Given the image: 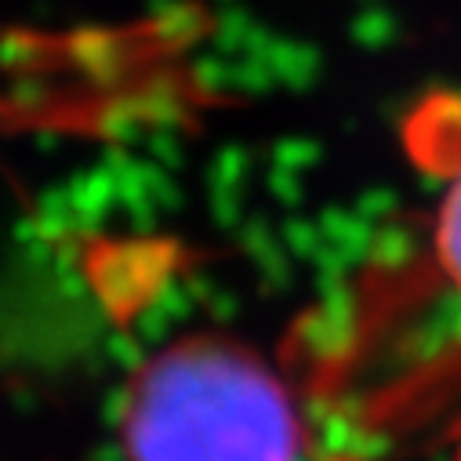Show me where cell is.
Instances as JSON below:
<instances>
[{"mask_svg": "<svg viewBox=\"0 0 461 461\" xmlns=\"http://www.w3.org/2000/svg\"><path fill=\"white\" fill-rule=\"evenodd\" d=\"M128 461H298L284 382L237 341L196 334L149 357L128 385Z\"/></svg>", "mask_w": 461, "mask_h": 461, "instance_id": "6da1fadb", "label": "cell"}, {"mask_svg": "<svg viewBox=\"0 0 461 461\" xmlns=\"http://www.w3.org/2000/svg\"><path fill=\"white\" fill-rule=\"evenodd\" d=\"M436 237H439V258H443L447 273L454 276V284L461 287V178L450 185V193L443 200Z\"/></svg>", "mask_w": 461, "mask_h": 461, "instance_id": "7a4b0ae2", "label": "cell"}, {"mask_svg": "<svg viewBox=\"0 0 461 461\" xmlns=\"http://www.w3.org/2000/svg\"><path fill=\"white\" fill-rule=\"evenodd\" d=\"M457 461H461V450H457Z\"/></svg>", "mask_w": 461, "mask_h": 461, "instance_id": "3957f363", "label": "cell"}]
</instances>
